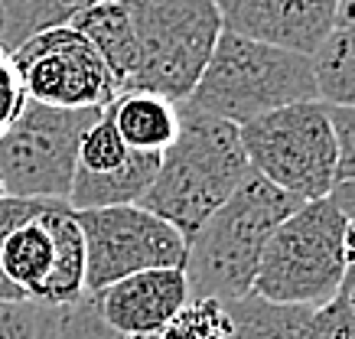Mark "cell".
<instances>
[{"label":"cell","instance_id":"1","mask_svg":"<svg viewBox=\"0 0 355 339\" xmlns=\"http://www.w3.org/2000/svg\"><path fill=\"white\" fill-rule=\"evenodd\" d=\"M248 173L251 164L238 124L180 101V134L160 153L157 176L137 206L170 222L189 241V235L241 186Z\"/></svg>","mask_w":355,"mask_h":339},{"label":"cell","instance_id":"2","mask_svg":"<svg viewBox=\"0 0 355 339\" xmlns=\"http://www.w3.org/2000/svg\"><path fill=\"white\" fill-rule=\"evenodd\" d=\"M300 202L303 199L277 189L251 170L241 186L186 241L183 271L193 300L212 297L218 304H228L251 294L264 245Z\"/></svg>","mask_w":355,"mask_h":339},{"label":"cell","instance_id":"3","mask_svg":"<svg viewBox=\"0 0 355 339\" xmlns=\"http://www.w3.org/2000/svg\"><path fill=\"white\" fill-rule=\"evenodd\" d=\"M320 101L313 55L222 30L186 105L232 124H248L274 108Z\"/></svg>","mask_w":355,"mask_h":339},{"label":"cell","instance_id":"4","mask_svg":"<svg viewBox=\"0 0 355 339\" xmlns=\"http://www.w3.org/2000/svg\"><path fill=\"white\" fill-rule=\"evenodd\" d=\"M345 225L329 196L300 202L268 238L251 290L274 304H329L349 268Z\"/></svg>","mask_w":355,"mask_h":339},{"label":"cell","instance_id":"5","mask_svg":"<svg viewBox=\"0 0 355 339\" xmlns=\"http://www.w3.org/2000/svg\"><path fill=\"white\" fill-rule=\"evenodd\" d=\"M137 40V66L124 88L186 101L222 33L216 0H121Z\"/></svg>","mask_w":355,"mask_h":339},{"label":"cell","instance_id":"6","mask_svg":"<svg viewBox=\"0 0 355 339\" xmlns=\"http://www.w3.org/2000/svg\"><path fill=\"white\" fill-rule=\"evenodd\" d=\"M0 274L20 300L62 306L85 290V238L65 199H30L0 241Z\"/></svg>","mask_w":355,"mask_h":339},{"label":"cell","instance_id":"7","mask_svg":"<svg viewBox=\"0 0 355 339\" xmlns=\"http://www.w3.org/2000/svg\"><path fill=\"white\" fill-rule=\"evenodd\" d=\"M254 173L297 199H323L336 186V134L323 101H297L238 124Z\"/></svg>","mask_w":355,"mask_h":339},{"label":"cell","instance_id":"8","mask_svg":"<svg viewBox=\"0 0 355 339\" xmlns=\"http://www.w3.org/2000/svg\"><path fill=\"white\" fill-rule=\"evenodd\" d=\"M101 108H53L23 101L0 137V193L20 199H65L78 141Z\"/></svg>","mask_w":355,"mask_h":339},{"label":"cell","instance_id":"9","mask_svg":"<svg viewBox=\"0 0 355 339\" xmlns=\"http://www.w3.org/2000/svg\"><path fill=\"white\" fill-rule=\"evenodd\" d=\"M85 238V290H105L108 284L150 268H183L186 238L170 222L144 206L76 209Z\"/></svg>","mask_w":355,"mask_h":339},{"label":"cell","instance_id":"10","mask_svg":"<svg viewBox=\"0 0 355 339\" xmlns=\"http://www.w3.org/2000/svg\"><path fill=\"white\" fill-rule=\"evenodd\" d=\"M23 95L53 108H105L121 88L72 23L46 26L10 53Z\"/></svg>","mask_w":355,"mask_h":339},{"label":"cell","instance_id":"11","mask_svg":"<svg viewBox=\"0 0 355 339\" xmlns=\"http://www.w3.org/2000/svg\"><path fill=\"white\" fill-rule=\"evenodd\" d=\"M157 166L160 153L130 150L101 108L78 141L76 173L65 202L72 209L134 206L150 189Z\"/></svg>","mask_w":355,"mask_h":339},{"label":"cell","instance_id":"12","mask_svg":"<svg viewBox=\"0 0 355 339\" xmlns=\"http://www.w3.org/2000/svg\"><path fill=\"white\" fill-rule=\"evenodd\" d=\"M339 0H216L222 30L313 55L336 30Z\"/></svg>","mask_w":355,"mask_h":339},{"label":"cell","instance_id":"13","mask_svg":"<svg viewBox=\"0 0 355 339\" xmlns=\"http://www.w3.org/2000/svg\"><path fill=\"white\" fill-rule=\"evenodd\" d=\"M98 313L121 339L153 336L183 310L193 294L183 268H150L95 290Z\"/></svg>","mask_w":355,"mask_h":339},{"label":"cell","instance_id":"14","mask_svg":"<svg viewBox=\"0 0 355 339\" xmlns=\"http://www.w3.org/2000/svg\"><path fill=\"white\" fill-rule=\"evenodd\" d=\"M105 114L130 150L163 153L180 134V101L160 92L144 88H121L105 105Z\"/></svg>","mask_w":355,"mask_h":339},{"label":"cell","instance_id":"15","mask_svg":"<svg viewBox=\"0 0 355 339\" xmlns=\"http://www.w3.org/2000/svg\"><path fill=\"white\" fill-rule=\"evenodd\" d=\"M72 26L95 46V53L105 59L118 88L128 85L130 72L137 66V40H134V26H130L124 3L121 0H98L78 13Z\"/></svg>","mask_w":355,"mask_h":339},{"label":"cell","instance_id":"16","mask_svg":"<svg viewBox=\"0 0 355 339\" xmlns=\"http://www.w3.org/2000/svg\"><path fill=\"white\" fill-rule=\"evenodd\" d=\"M316 306H293L274 304L261 294H245L238 300H228V339H300L303 327Z\"/></svg>","mask_w":355,"mask_h":339},{"label":"cell","instance_id":"17","mask_svg":"<svg viewBox=\"0 0 355 339\" xmlns=\"http://www.w3.org/2000/svg\"><path fill=\"white\" fill-rule=\"evenodd\" d=\"M98 0H0V49L13 53L26 36L72 23Z\"/></svg>","mask_w":355,"mask_h":339},{"label":"cell","instance_id":"18","mask_svg":"<svg viewBox=\"0 0 355 339\" xmlns=\"http://www.w3.org/2000/svg\"><path fill=\"white\" fill-rule=\"evenodd\" d=\"M316 92L326 105H349L355 108V26H336L320 49L313 53Z\"/></svg>","mask_w":355,"mask_h":339},{"label":"cell","instance_id":"19","mask_svg":"<svg viewBox=\"0 0 355 339\" xmlns=\"http://www.w3.org/2000/svg\"><path fill=\"white\" fill-rule=\"evenodd\" d=\"M232 327H228L225 304H218L212 297H199L176 313V317L153 333V339H228Z\"/></svg>","mask_w":355,"mask_h":339},{"label":"cell","instance_id":"20","mask_svg":"<svg viewBox=\"0 0 355 339\" xmlns=\"http://www.w3.org/2000/svg\"><path fill=\"white\" fill-rule=\"evenodd\" d=\"M59 310L36 300H0V339H59Z\"/></svg>","mask_w":355,"mask_h":339},{"label":"cell","instance_id":"21","mask_svg":"<svg viewBox=\"0 0 355 339\" xmlns=\"http://www.w3.org/2000/svg\"><path fill=\"white\" fill-rule=\"evenodd\" d=\"M300 339H355V310L343 297H333L310 313Z\"/></svg>","mask_w":355,"mask_h":339},{"label":"cell","instance_id":"22","mask_svg":"<svg viewBox=\"0 0 355 339\" xmlns=\"http://www.w3.org/2000/svg\"><path fill=\"white\" fill-rule=\"evenodd\" d=\"M326 108L336 134V183H345L355 180V108L349 105H326Z\"/></svg>","mask_w":355,"mask_h":339},{"label":"cell","instance_id":"23","mask_svg":"<svg viewBox=\"0 0 355 339\" xmlns=\"http://www.w3.org/2000/svg\"><path fill=\"white\" fill-rule=\"evenodd\" d=\"M23 101H26V95H23L17 69H13V62H10V53L0 49V137H3V131L13 124V118L20 114Z\"/></svg>","mask_w":355,"mask_h":339},{"label":"cell","instance_id":"24","mask_svg":"<svg viewBox=\"0 0 355 339\" xmlns=\"http://www.w3.org/2000/svg\"><path fill=\"white\" fill-rule=\"evenodd\" d=\"M329 199L336 202V209L343 212L345 219L355 222V180H345V183H336Z\"/></svg>","mask_w":355,"mask_h":339},{"label":"cell","instance_id":"25","mask_svg":"<svg viewBox=\"0 0 355 339\" xmlns=\"http://www.w3.org/2000/svg\"><path fill=\"white\" fill-rule=\"evenodd\" d=\"M336 26H343V30L355 26V0H339L336 3Z\"/></svg>","mask_w":355,"mask_h":339},{"label":"cell","instance_id":"26","mask_svg":"<svg viewBox=\"0 0 355 339\" xmlns=\"http://www.w3.org/2000/svg\"><path fill=\"white\" fill-rule=\"evenodd\" d=\"M336 297H343L345 304L355 310V264H349V268H345V277H343V284H339V294H336Z\"/></svg>","mask_w":355,"mask_h":339},{"label":"cell","instance_id":"27","mask_svg":"<svg viewBox=\"0 0 355 339\" xmlns=\"http://www.w3.org/2000/svg\"><path fill=\"white\" fill-rule=\"evenodd\" d=\"M345 254H349V264H355V222L352 219L345 225Z\"/></svg>","mask_w":355,"mask_h":339},{"label":"cell","instance_id":"28","mask_svg":"<svg viewBox=\"0 0 355 339\" xmlns=\"http://www.w3.org/2000/svg\"><path fill=\"white\" fill-rule=\"evenodd\" d=\"M130 339H153V336H130Z\"/></svg>","mask_w":355,"mask_h":339}]
</instances>
